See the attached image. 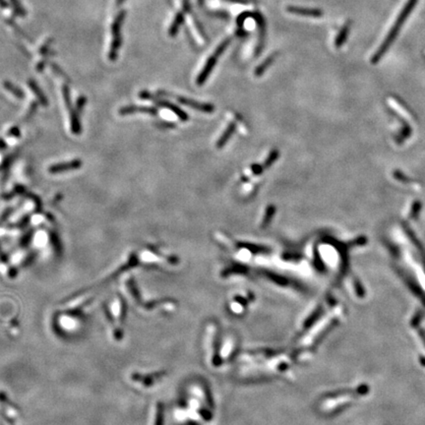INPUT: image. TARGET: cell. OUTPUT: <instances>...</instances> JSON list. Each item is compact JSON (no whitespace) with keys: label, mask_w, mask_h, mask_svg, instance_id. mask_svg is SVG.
Wrapping results in <instances>:
<instances>
[{"label":"cell","mask_w":425,"mask_h":425,"mask_svg":"<svg viewBox=\"0 0 425 425\" xmlns=\"http://www.w3.org/2000/svg\"><path fill=\"white\" fill-rule=\"evenodd\" d=\"M417 0H406V2L404 3L403 9L401 10V12L399 13L398 17L396 18L395 22L393 23V25L391 26V28L388 31V34L385 36L384 41L382 42V44L380 45L379 48L377 49L375 55H374V59H378L380 56H382V54L384 53V51L389 47V45L392 44V42L394 41V39L396 38L397 34L399 33L400 28L403 26V22L406 20L407 15L411 12V10L413 9V6L415 5Z\"/></svg>","instance_id":"1"},{"label":"cell","mask_w":425,"mask_h":425,"mask_svg":"<svg viewBox=\"0 0 425 425\" xmlns=\"http://www.w3.org/2000/svg\"><path fill=\"white\" fill-rule=\"evenodd\" d=\"M126 17V12L124 10H121L116 17L114 18V20L112 21L111 30H112V44H111V48H110V52H109V58L111 60H114L117 57L118 51L120 49L121 44H122V37H121V28H122V24L125 20Z\"/></svg>","instance_id":"2"},{"label":"cell","mask_w":425,"mask_h":425,"mask_svg":"<svg viewBox=\"0 0 425 425\" xmlns=\"http://www.w3.org/2000/svg\"><path fill=\"white\" fill-rule=\"evenodd\" d=\"M229 42H230V40L228 39V40H225L224 43H222V45H220L218 46V48L216 49L215 53H214V54L209 58L207 64H206V66H205V68L203 69L202 73H201V74L199 75V77H198L197 82H198L199 85H201L202 83H204V82L206 81V79H207V77L209 76L211 70H212V69L214 68V66L216 65V62H217L219 56L224 52V50L225 49V47L227 46V45L229 44Z\"/></svg>","instance_id":"3"},{"label":"cell","mask_w":425,"mask_h":425,"mask_svg":"<svg viewBox=\"0 0 425 425\" xmlns=\"http://www.w3.org/2000/svg\"><path fill=\"white\" fill-rule=\"evenodd\" d=\"M189 5H190V1H189V0H184V1H183L184 11L178 13V15H177L175 21L173 22L171 28H169V35H171V36H176L177 33L179 32V29L180 25H181V24L183 23V21H184V14H185V11L188 10Z\"/></svg>","instance_id":"4"},{"label":"cell","mask_w":425,"mask_h":425,"mask_svg":"<svg viewBox=\"0 0 425 425\" xmlns=\"http://www.w3.org/2000/svg\"><path fill=\"white\" fill-rule=\"evenodd\" d=\"M287 10L290 13H293V14L301 15V16H306V17H314V18H319L323 14V12L321 10H318V9H307V8L294 7V6H289Z\"/></svg>","instance_id":"5"},{"label":"cell","mask_w":425,"mask_h":425,"mask_svg":"<svg viewBox=\"0 0 425 425\" xmlns=\"http://www.w3.org/2000/svg\"><path fill=\"white\" fill-rule=\"evenodd\" d=\"M9 1H10V4H11L12 8L14 9V11H15V13L17 15H19L21 17H24L26 15L25 9L22 7V5L20 4V2L18 1V0H9Z\"/></svg>","instance_id":"6"},{"label":"cell","mask_w":425,"mask_h":425,"mask_svg":"<svg viewBox=\"0 0 425 425\" xmlns=\"http://www.w3.org/2000/svg\"><path fill=\"white\" fill-rule=\"evenodd\" d=\"M348 34H349V27H345V28L342 30L341 34H339V35L337 36V38H336V46H339L341 45H343V43L345 42V40H346Z\"/></svg>","instance_id":"7"},{"label":"cell","mask_w":425,"mask_h":425,"mask_svg":"<svg viewBox=\"0 0 425 425\" xmlns=\"http://www.w3.org/2000/svg\"><path fill=\"white\" fill-rule=\"evenodd\" d=\"M273 59H274V56H272V57H270L269 59H267L265 62H264V64L263 65H261L258 69H257V71H256V74L257 75H261L265 70H266V68L271 64V62L273 61Z\"/></svg>","instance_id":"8"},{"label":"cell","mask_w":425,"mask_h":425,"mask_svg":"<svg viewBox=\"0 0 425 425\" xmlns=\"http://www.w3.org/2000/svg\"><path fill=\"white\" fill-rule=\"evenodd\" d=\"M232 131H233V126H231L227 131H225V133H224V137L222 138V139H220V142H219V146H223L224 143H225V141H226V139L230 136V134L232 133Z\"/></svg>","instance_id":"9"},{"label":"cell","mask_w":425,"mask_h":425,"mask_svg":"<svg viewBox=\"0 0 425 425\" xmlns=\"http://www.w3.org/2000/svg\"><path fill=\"white\" fill-rule=\"evenodd\" d=\"M7 6H8V4H7V2L5 1V0H0V7L6 8Z\"/></svg>","instance_id":"10"},{"label":"cell","mask_w":425,"mask_h":425,"mask_svg":"<svg viewBox=\"0 0 425 425\" xmlns=\"http://www.w3.org/2000/svg\"><path fill=\"white\" fill-rule=\"evenodd\" d=\"M124 1H125V0H116V1H115V4H116V6H119V5H121Z\"/></svg>","instance_id":"11"}]
</instances>
